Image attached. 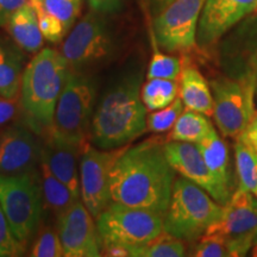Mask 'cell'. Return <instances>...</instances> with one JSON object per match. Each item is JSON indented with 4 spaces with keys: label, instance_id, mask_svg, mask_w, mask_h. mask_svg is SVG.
Wrapping results in <instances>:
<instances>
[{
    "label": "cell",
    "instance_id": "cell-1",
    "mask_svg": "<svg viewBox=\"0 0 257 257\" xmlns=\"http://www.w3.org/2000/svg\"><path fill=\"white\" fill-rule=\"evenodd\" d=\"M165 144L147 140L125 148L111 173L112 201L146 208L165 217L175 182Z\"/></svg>",
    "mask_w": 257,
    "mask_h": 257
},
{
    "label": "cell",
    "instance_id": "cell-2",
    "mask_svg": "<svg viewBox=\"0 0 257 257\" xmlns=\"http://www.w3.org/2000/svg\"><path fill=\"white\" fill-rule=\"evenodd\" d=\"M141 89V69L127 70L106 89L96 105L89 130L95 147L118 149L146 133L148 110Z\"/></svg>",
    "mask_w": 257,
    "mask_h": 257
},
{
    "label": "cell",
    "instance_id": "cell-3",
    "mask_svg": "<svg viewBox=\"0 0 257 257\" xmlns=\"http://www.w3.org/2000/svg\"><path fill=\"white\" fill-rule=\"evenodd\" d=\"M72 69L60 51L44 48L24 68L19 104L24 123L35 133L49 134L53 127L57 101Z\"/></svg>",
    "mask_w": 257,
    "mask_h": 257
},
{
    "label": "cell",
    "instance_id": "cell-4",
    "mask_svg": "<svg viewBox=\"0 0 257 257\" xmlns=\"http://www.w3.org/2000/svg\"><path fill=\"white\" fill-rule=\"evenodd\" d=\"M223 211V205L206 191L181 176L175 179L165 214V231L185 242H194L220 219Z\"/></svg>",
    "mask_w": 257,
    "mask_h": 257
},
{
    "label": "cell",
    "instance_id": "cell-5",
    "mask_svg": "<svg viewBox=\"0 0 257 257\" xmlns=\"http://www.w3.org/2000/svg\"><path fill=\"white\" fill-rule=\"evenodd\" d=\"M0 205L16 238L25 246L40 230L46 208L40 168L19 174H0Z\"/></svg>",
    "mask_w": 257,
    "mask_h": 257
},
{
    "label": "cell",
    "instance_id": "cell-6",
    "mask_svg": "<svg viewBox=\"0 0 257 257\" xmlns=\"http://www.w3.org/2000/svg\"><path fill=\"white\" fill-rule=\"evenodd\" d=\"M96 96L98 82L92 73H70L57 101L53 127L48 135L85 146L96 107Z\"/></svg>",
    "mask_w": 257,
    "mask_h": 257
},
{
    "label": "cell",
    "instance_id": "cell-7",
    "mask_svg": "<svg viewBox=\"0 0 257 257\" xmlns=\"http://www.w3.org/2000/svg\"><path fill=\"white\" fill-rule=\"evenodd\" d=\"M117 43L105 15L92 11L74 25L61 48L72 72L92 73L113 59Z\"/></svg>",
    "mask_w": 257,
    "mask_h": 257
},
{
    "label": "cell",
    "instance_id": "cell-8",
    "mask_svg": "<svg viewBox=\"0 0 257 257\" xmlns=\"http://www.w3.org/2000/svg\"><path fill=\"white\" fill-rule=\"evenodd\" d=\"M257 80L250 70L237 79L219 78L211 81L213 115L224 137L238 138L256 113Z\"/></svg>",
    "mask_w": 257,
    "mask_h": 257
},
{
    "label": "cell",
    "instance_id": "cell-9",
    "mask_svg": "<svg viewBox=\"0 0 257 257\" xmlns=\"http://www.w3.org/2000/svg\"><path fill=\"white\" fill-rule=\"evenodd\" d=\"M95 219L101 243H118L131 248L146 245L165 231V217L161 214L114 201Z\"/></svg>",
    "mask_w": 257,
    "mask_h": 257
},
{
    "label": "cell",
    "instance_id": "cell-10",
    "mask_svg": "<svg viewBox=\"0 0 257 257\" xmlns=\"http://www.w3.org/2000/svg\"><path fill=\"white\" fill-rule=\"evenodd\" d=\"M205 0H174L154 19L157 46L169 53L188 54L198 46V25Z\"/></svg>",
    "mask_w": 257,
    "mask_h": 257
},
{
    "label": "cell",
    "instance_id": "cell-11",
    "mask_svg": "<svg viewBox=\"0 0 257 257\" xmlns=\"http://www.w3.org/2000/svg\"><path fill=\"white\" fill-rule=\"evenodd\" d=\"M206 233L223 237L230 257L245 256L257 239V199L255 194L238 188L224 205L223 216Z\"/></svg>",
    "mask_w": 257,
    "mask_h": 257
},
{
    "label": "cell",
    "instance_id": "cell-12",
    "mask_svg": "<svg viewBox=\"0 0 257 257\" xmlns=\"http://www.w3.org/2000/svg\"><path fill=\"white\" fill-rule=\"evenodd\" d=\"M98 149L86 143L80 156V194L89 213L96 218L111 204V173L115 161L124 152Z\"/></svg>",
    "mask_w": 257,
    "mask_h": 257
},
{
    "label": "cell",
    "instance_id": "cell-13",
    "mask_svg": "<svg viewBox=\"0 0 257 257\" xmlns=\"http://www.w3.org/2000/svg\"><path fill=\"white\" fill-rule=\"evenodd\" d=\"M25 123H15L0 131V174L31 172L40 167L43 144Z\"/></svg>",
    "mask_w": 257,
    "mask_h": 257
},
{
    "label": "cell",
    "instance_id": "cell-14",
    "mask_svg": "<svg viewBox=\"0 0 257 257\" xmlns=\"http://www.w3.org/2000/svg\"><path fill=\"white\" fill-rule=\"evenodd\" d=\"M93 218L81 199L57 218L64 257L101 256V239Z\"/></svg>",
    "mask_w": 257,
    "mask_h": 257
},
{
    "label": "cell",
    "instance_id": "cell-15",
    "mask_svg": "<svg viewBox=\"0 0 257 257\" xmlns=\"http://www.w3.org/2000/svg\"><path fill=\"white\" fill-rule=\"evenodd\" d=\"M166 156L176 173L206 191L220 205L226 204L231 193L214 179L197 144L169 141L165 144Z\"/></svg>",
    "mask_w": 257,
    "mask_h": 257
},
{
    "label": "cell",
    "instance_id": "cell-16",
    "mask_svg": "<svg viewBox=\"0 0 257 257\" xmlns=\"http://www.w3.org/2000/svg\"><path fill=\"white\" fill-rule=\"evenodd\" d=\"M257 10V0H205L198 25V43L208 47Z\"/></svg>",
    "mask_w": 257,
    "mask_h": 257
},
{
    "label": "cell",
    "instance_id": "cell-17",
    "mask_svg": "<svg viewBox=\"0 0 257 257\" xmlns=\"http://www.w3.org/2000/svg\"><path fill=\"white\" fill-rule=\"evenodd\" d=\"M83 147L85 146L66 142L48 135L42 152V160L47 163L51 173L68 186L70 191L80 199L81 194L78 160L81 156Z\"/></svg>",
    "mask_w": 257,
    "mask_h": 257
},
{
    "label": "cell",
    "instance_id": "cell-18",
    "mask_svg": "<svg viewBox=\"0 0 257 257\" xmlns=\"http://www.w3.org/2000/svg\"><path fill=\"white\" fill-rule=\"evenodd\" d=\"M179 83V94L186 108L200 112L207 117L213 115L214 101L211 85L200 70L193 66L186 57L182 59V69Z\"/></svg>",
    "mask_w": 257,
    "mask_h": 257
},
{
    "label": "cell",
    "instance_id": "cell-19",
    "mask_svg": "<svg viewBox=\"0 0 257 257\" xmlns=\"http://www.w3.org/2000/svg\"><path fill=\"white\" fill-rule=\"evenodd\" d=\"M24 63V50L14 40L0 37V95L18 98Z\"/></svg>",
    "mask_w": 257,
    "mask_h": 257
},
{
    "label": "cell",
    "instance_id": "cell-20",
    "mask_svg": "<svg viewBox=\"0 0 257 257\" xmlns=\"http://www.w3.org/2000/svg\"><path fill=\"white\" fill-rule=\"evenodd\" d=\"M6 27L12 40L27 53H37L43 46L44 37L30 0L12 15Z\"/></svg>",
    "mask_w": 257,
    "mask_h": 257
},
{
    "label": "cell",
    "instance_id": "cell-21",
    "mask_svg": "<svg viewBox=\"0 0 257 257\" xmlns=\"http://www.w3.org/2000/svg\"><path fill=\"white\" fill-rule=\"evenodd\" d=\"M197 147L218 184L231 193L229 152L226 144L219 137L217 131L213 128L201 142L197 144Z\"/></svg>",
    "mask_w": 257,
    "mask_h": 257
},
{
    "label": "cell",
    "instance_id": "cell-22",
    "mask_svg": "<svg viewBox=\"0 0 257 257\" xmlns=\"http://www.w3.org/2000/svg\"><path fill=\"white\" fill-rule=\"evenodd\" d=\"M38 168L41 174L44 207L59 218L72 205L80 200V198L76 197L68 186L51 173L49 167L42 159Z\"/></svg>",
    "mask_w": 257,
    "mask_h": 257
},
{
    "label": "cell",
    "instance_id": "cell-23",
    "mask_svg": "<svg viewBox=\"0 0 257 257\" xmlns=\"http://www.w3.org/2000/svg\"><path fill=\"white\" fill-rule=\"evenodd\" d=\"M213 128V125L207 118V115L186 108L180 114L174 126L172 127L169 141L198 144Z\"/></svg>",
    "mask_w": 257,
    "mask_h": 257
},
{
    "label": "cell",
    "instance_id": "cell-24",
    "mask_svg": "<svg viewBox=\"0 0 257 257\" xmlns=\"http://www.w3.org/2000/svg\"><path fill=\"white\" fill-rule=\"evenodd\" d=\"M180 83L178 80L148 79L142 86L141 96L148 111H157L172 104L178 98Z\"/></svg>",
    "mask_w": 257,
    "mask_h": 257
},
{
    "label": "cell",
    "instance_id": "cell-25",
    "mask_svg": "<svg viewBox=\"0 0 257 257\" xmlns=\"http://www.w3.org/2000/svg\"><path fill=\"white\" fill-rule=\"evenodd\" d=\"M233 147L239 188L255 193L257 189V154L239 137L236 138Z\"/></svg>",
    "mask_w": 257,
    "mask_h": 257
},
{
    "label": "cell",
    "instance_id": "cell-26",
    "mask_svg": "<svg viewBox=\"0 0 257 257\" xmlns=\"http://www.w3.org/2000/svg\"><path fill=\"white\" fill-rule=\"evenodd\" d=\"M185 255V240L166 231L146 245L134 248V257H182Z\"/></svg>",
    "mask_w": 257,
    "mask_h": 257
},
{
    "label": "cell",
    "instance_id": "cell-27",
    "mask_svg": "<svg viewBox=\"0 0 257 257\" xmlns=\"http://www.w3.org/2000/svg\"><path fill=\"white\" fill-rule=\"evenodd\" d=\"M154 53L148 67L147 79L179 80L182 69V60L176 56L161 53L157 48L155 37L153 36Z\"/></svg>",
    "mask_w": 257,
    "mask_h": 257
},
{
    "label": "cell",
    "instance_id": "cell-28",
    "mask_svg": "<svg viewBox=\"0 0 257 257\" xmlns=\"http://www.w3.org/2000/svg\"><path fill=\"white\" fill-rule=\"evenodd\" d=\"M32 257H62L64 250L61 243L59 232L53 227H40L36 237L31 244L30 253Z\"/></svg>",
    "mask_w": 257,
    "mask_h": 257
},
{
    "label": "cell",
    "instance_id": "cell-29",
    "mask_svg": "<svg viewBox=\"0 0 257 257\" xmlns=\"http://www.w3.org/2000/svg\"><path fill=\"white\" fill-rule=\"evenodd\" d=\"M184 106L182 99L178 96L170 105L161 110L152 111V113L147 115V130L155 134L166 133L170 130L184 111Z\"/></svg>",
    "mask_w": 257,
    "mask_h": 257
},
{
    "label": "cell",
    "instance_id": "cell-30",
    "mask_svg": "<svg viewBox=\"0 0 257 257\" xmlns=\"http://www.w3.org/2000/svg\"><path fill=\"white\" fill-rule=\"evenodd\" d=\"M81 3L82 0H44L43 8L59 19L68 34L81 12Z\"/></svg>",
    "mask_w": 257,
    "mask_h": 257
},
{
    "label": "cell",
    "instance_id": "cell-31",
    "mask_svg": "<svg viewBox=\"0 0 257 257\" xmlns=\"http://www.w3.org/2000/svg\"><path fill=\"white\" fill-rule=\"evenodd\" d=\"M195 257H230V250L223 237L216 233H205L192 250Z\"/></svg>",
    "mask_w": 257,
    "mask_h": 257
},
{
    "label": "cell",
    "instance_id": "cell-32",
    "mask_svg": "<svg viewBox=\"0 0 257 257\" xmlns=\"http://www.w3.org/2000/svg\"><path fill=\"white\" fill-rule=\"evenodd\" d=\"M24 252L25 246L16 238L0 205V257H18L23 256Z\"/></svg>",
    "mask_w": 257,
    "mask_h": 257
},
{
    "label": "cell",
    "instance_id": "cell-33",
    "mask_svg": "<svg viewBox=\"0 0 257 257\" xmlns=\"http://www.w3.org/2000/svg\"><path fill=\"white\" fill-rule=\"evenodd\" d=\"M35 10H36L38 24H40V29L43 37L47 41L51 42V43H59V42L62 41V38L67 35V32L59 19H56L53 15L47 12L43 6Z\"/></svg>",
    "mask_w": 257,
    "mask_h": 257
},
{
    "label": "cell",
    "instance_id": "cell-34",
    "mask_svg": "<svg viewBox=\"0 0 257 257\" xmlns=\"http://www.w3.org/2000/svg\"><path fill=\"white\" fill-rule=\"evenodd\" d=\"M17 111L18 106L16 104V99H8L0 95V131L14 119Z\"/></svg>",
    "mask_w": 257,
    "mask_h": 257
},
{
    "label": "cell",
    "instance_id": "cell-35",
    "mask_svg": "<svg viewBox=\"0 0 257 257\" xmlns=\"http://www.w3.org/2000/svg\"><path fill=\"white\" fill-rule=\"evenodd\" d=\"M29 0H0V28L9 23L10 18Z\"/></svg>",
    "mask_w": 257,
    "mask_h": 257
},
{
    "label": "cell",
    "instance_id": "cell-36",
    "mask_svg": "<svg viewBox=\"0 0 257 257\" xmlns=\"http://www.w3.org/2000/svg\"><path fill=\"white\" fill-rule=\"evenodd\" d=\"M88 3L89 9L99 14L107 15L117 12L120 10L123 0H86Z\"/></svg>",
    "mask_w": 257,
    "mask_h": 257
},
{
    "label": "cell",
    "instance_id": "cell-37",
    "mask_svg": "<svg viewBox=\"0 0 257 257\" xmlns=\"http://www.w3.org/2000/svg\"><path fill=\"white\" fill-rule=\"evenodd\" d=\"M101 255L108 257H134V248L118 243H101Z\"/></svg>",
    "mask_w": 257,
    "mask_h": 257
},
{
    "label": "cell",
    "instance_id": "cell-38",
    "mask_svg": "<svg viewBox=\"0 0 257 257\" xmlns=\"http://www.w3.org/2000/svg\"><path fill=\"white\" fill-rule=\"evenodd\" d=\"M253 75H255V74H253ZM256 80H257V76H256ZM239 138H242L243 141H245V142L248 143L257 154V111L255 115L252 117L251 121L249 123L248 127H246L245 131L240 135Z\"/></svg>",
    "mask_w": 257,
    "mask_h": 257
},
{
    "label": "cell",
    "instance_id": "cell-39",
    "mask_svg": "<svg viewBox=\"0 0 257 257\" xmlns=\"http://www.w3.org/2000/svg\"><path fill=\"white\" fill-rule=\"evenodd\" d=\"M174 2V0H153V6L154 10H155V14H160L166 6H168L170 3Z\"/></svg>",
    "mask_w": 257,
    "mask_h": 257
},
{
    "label": "cell",
    "instance_id": "cell-40",
    "mask_svg": "<svg viewBox=\"0 0 257 257\" xmlns=\"http://www.w3.org/2000/svg\"><path fill=\"white\" fill-rule=\"evenodd\" d=\"M250 69L255 74V76H257V44L255 50L251 54V57H250Z\"/></svg>",
    "mask_w": 257,
    "mask_h": 257
},
{
    "label": "cell",
    "instance_id": "cell-41",
    "mask_svg": "<svg viewBox=\"0 0 257 257\" xmlns=\"http://www.w3.org/2000/svg\"><path fill=\"white\" fill-rule=\"evenodd\" d=\"M30 3L35 9H40V8H42V6H43L44 0H30Z\"/></svg>",
    "mask_w": 257,
    "mask_h": 257
},
{
    "label": "cell",
    "instance_id": "cell-42",
    "mask_svg": "<svg viewBox=\"0 0 257 257\" xmlns=\"http://www.w3.org/2000/svg\"><path fill=\"white\" fill-rule=\"evenodd\" d=\"M250 255L253 256V257H257V239L255 240V243L252 244L251 249H250Z\"/></svg>",
    "mask_w": 257,
    "mask_h": 257
},
{
    "label": "cell",
    "instance_id": "cell-43",
    "mask_svg": "<svg viewBox=\"0 0 257 257\" xmlns=\"http://www.w3.org/2000/svg\"><path fill=\"white\" fill-rule=\"evenodd\" d=\"M253 194H255V197L257 198V189H256V192H255V193H253Z\"/></svg>",
    "mask_w": 257,
    "mask_h": 257
}]
</instances>
